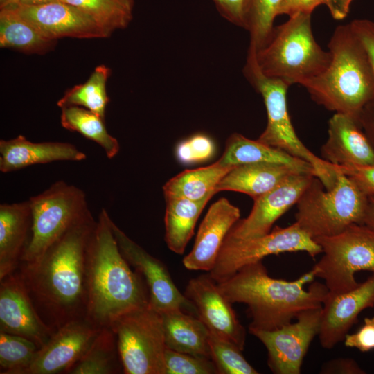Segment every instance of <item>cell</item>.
I'll return each mask as SVG.
<instances>
[{"instance_id": "28", "label": "cell", "mask_w": 374, "mask_h": 374, "mask_svg": "<svg viewBox=\"0 0 374 374\" xmlns=\"http://www.w3.org/2000/svg\"><path fill=\"white\" fill-rule=\"evenodd\" d=\"M232 168L224 166L216 161L208 166L186 170L164 184V197L194 201L213 197L217 193V185Z\"/></svg>"}, {"instance_id": "11", "label": "cell", "mask_w": 374, "mask_h": 374, "mask_svg": "<svg viewBox=\"0 0 374 374\" xmlns=\"http://www.w3.org/2000/svg\"><path fill=\"white\" fill-rule=\"evenodd\" d=\"M306 252L312 258L322 253L321 247L296 222L275 226L268 233L244 239L225 238L216 262L208 272L217 283L222 282L242 267L262 261L270 255L286 252Z\"/></svg>"}, {"instance_id": "44", "label": "cell", "mask_w": 374, "mask_h": 374, "mask_svg": "<svg viewBox=\"0 0 374 374\" xmlns=\"http://www.w3.org/2000/svg\"><path fill=\"white\" fill-rule=\"evenodd\" d=\"M323 4V0H281L278 15H287L289 17L298 13L312 14L318 6Z\"/></svg>"}, {"instance_id": "2", "label": "cell", "mask_w": 374, "mask_h": 374, "mask_svg": "<svg viewBox=\"0 0 374 374\" xmlns=\"http://www.w3.org/2000/svg\"><path fill=\"white\" fill-rule=\"evenodd\" d=\"M111 222L102 208L86 256L85 319L100 328H109L118 317L150 303L145 282L121 253Z\"/></svg>"}, {"instance_id": "34", "label": "cell", "mask_w": 374, "mask_h": 374, "mask_svg": "<svg viewBox=\"0 0 374 374\" xmlns=\"http://www.w3.org/2000/svg\"><path fill=\"white\" fill-rule=\"evenodd\" d=\"M38 349L29 339L0 331V373L22 374Z\"/></svg>"}, {"instance_id": "27", "label": "cell", "mask_w": 374, "mask_h": 374, "mask_svg": "<svg viewBox=\"0 0 374 374\" xmlns=\"http://www.w3.org/2000/svg\"><path fill=\"white\" fill-rule=\"evenodd\" d=\"M212 197L199 201L181 197H165V241L170 250L184 253L194 234L196 222Z\"/></svg>"}, {"instance_id": "23", "label": "cell", "mask_w": 374, "mask_h": 374, "mask_svg": "<svg viewBox=\"0 0 374 374\" xmlns=\"http://www.w3.org/2000/svg\"><path fill=\"white\" fill-rule=\"evenodd\" d=\"M31 227L29 201L0 205V280L19 267Z\"/></svg>"}, {"instance_id": "49", "label": "cell", "mask_w": 374, "mask_h": 374, "mask_svg": "<svg viewBox=\"0 0 374 374\" xmlns=\"http://www.w3.org/2000/svg\"><path fill=\"white\" fill-rule=\"evenodd\" d=\"M15 0H0V8L12 3Z\"/></svg>"}, {"instance_id": "22", "label": "cell", "mask_w": 374, "mask_h": 374, "mask_svg": "<svg viewBox=\"0 0 374 374\" xmlns=\"http://www.w3.org/2000/svg\"><path fill=\"white\" fill-rule=\"evenodd\" d=\"M84 152L74 145L58 141L32 142L23 135L0 141V171L8 173L35 164L57 161H81Z\"/></svg>"}, {"instance_id": "32", "label": "cell", "mask_w": 374, "mask_h": 374, "mask_svg": "<svg viewBox=\"0 0 374 374\" xmlns=\"http://www.w3.org/2000/svg\"><path fill=\"white\" fill-rule=\"evenodd\" d=\"M111 70L104 64L95 68L87 80L69 89L57 101L60 108L66 106H79L86 108L102 118L109 102L107 93V82Z\"/></svg>"}, {"instance_id": "29", "label": "cell", "mask_w": 374, "mask_h": 374, "mask_svg": "<svg viewBox=\"0 0 374 374\" xmlns=\"http://www.w3.org/2000/svg\"><path fill=\"white\" fill-rule=\"evenodd\" d=\"M56 42L46 38L10 9L1 8V48H11L24 53L43 54L51 51Z\"/></svg>"}, {"instance_id": "38", "label": "cell", "mask_w": 374, "mask_h": 374, "mask_svg": "<svg viewBox=\"0 0 374 374\" xmlns=\"http://www.w3.org/2000/svg\"><path fill=\"white\" fill-rule=\"evenodd\" d=\"M214 151L215 145L211 138L198 134L181 142L177 145L176 156L181 163L188 164L206 161Z\"/></svg>"}, {"instance_id": "8", "label": "cell", "mask_w": 374, "mask_h": 374, "mask_svg": "<svg viewBox=\"0 0 374 374\" xmlns=\"http://www.w3.org/2000/svg\"><path fill=\"white\" fill-rule=\"evenodd\" d=\"M314 240L323 256L313 267L316 276L323 280L328 295L340 294L359 286L356 273L374 272V229L368 226L353 224L336 235Z\"/></svg>"}, {"instance_id": "17", "label": "cell", "mask_w": 374, "mask_h": 374, "mask_svg": "<svg viewBox=\"0 0 374 374\" xmlns=\"http://www.w3.org/2000/svg\"><path fill=\"white\" fill-rule=\"evenodd\" d=\"M0 281V331L29 339L40 348L55 331L40 317L17 270Z\"/></svg>"}, {"instance_id": "14", "label": "cell", "mask_w": 374, "mask_h": 374, "mask_svg": "<svg viewBox=\"0 0 374 374\" xmlns=\"http://www.w3.org/2000/svg\"><path fill=\"white\" fill-rule=\"evenodd\" d=\"M101 329L85 318L65 323L38 349L22 374L66 373L89 349Z\"/></svg>"}, {"instance_id": "1", "label": "cell", "mask_w": 374, "mask_h": 374, "mask_svg": "<svg viewBox=\"0 0 374 374\" xmlns=\"http://www.w3.org/2000/svg\"><path fill=\"white\" fill-rule=\"evenodd\" d=\"M96 223L89 211L42 257L21 262L17 269L38 313L54 331L85 318L86 256Z\"/></svg>"}, {"instance_id": "25", "label": "cell", "mask_w": 374, "mask_h": 374, "mask_svg": "<svg viewBox=\"0 0 374 374\" xmlns=\"http://www.w3.org/2000/svg\"><path fill=\"white\" fill-rule=\"evenodd\" d=\"M160 313L166 348L211 359L209 331L197 316L181 309Z\"/></svg>"}, {"instance_id": "5", "label": "cell", "mask_w": 374, "mask_h": 374, "mask_svg": "<svg viewBox=\"0 0 374 374\" xmlns=\"http://www.w3.org/2000/svg\"><path fill=\"white\" fill-rule=\"evenodd\" d=\"M258 65L267 77L288 85L306 82L322 73L331 60L315 40L311 14L298 13L274 27L267 43L256 51Z\"/></svg>"}, {"instance_id": "3", "label": "cell", "mask_w": 374, "mask_h": 374, "mask_svg": "<svg viewBox=\"0 0 374 374\" xmlns=\"http://www.w3.org/2000/svg\"><path fill=\"white\" fill-rule=\"evenodd\" d=\"M315 278L312 267L294 280L274 278L258 261L217 285L231 303L247 305L251 319L249 330H274L292 322L301 312L323 306L328 290L325 284L314 282Z\"/></svg>"}, {"instance_id": "42", "label": "cell", "mask_w": 374, "mask_h": 374, "mask_svg": "<svg viewBox=\"0 0 374 374\" xmlns=\"http://www.w3.org/2000/svg\"><path fill=\"white\" fill-rule=\"evenodd\" d=\"M350 26L364 49L374 71V24L356 20Z\"/></svg>"}, {"instance_id": "6", "label": "cell", "mask_w": 374, "mask_h": 374, "mask_svg": "<svg viewBox=\"0 0 374 374\" xmlns=\"http://www.w3.org/2000/svg\"><path fill=\"white\" fill-rule=\"evenodd\" d=\"M243 73L261 94L267 111V124L257 140L310 163L325 188L331 190L337 181V167L315 155L296 135L287 109V92L290 85L264 75L258 65L256 50L252 48L249 47Z\"/></svg>"}, {"instance_id": "33", "label": "cell", "mask_w": 374, "mask_h": 374, "mask_svg": "<svg viewBox=\"0 0 374 374\" xmlns=\"http://www.w3.org/2000/svg\"><path fill=\"white\" fill-rule=\"evenodd\" d=\"M91 17L109 37L115 30L128 26L133 18L134 0H60Z\"/></svg>"}, {"instance_id": "16", "label": "cell", "mask_w": 374, "mask_h": 374, "mask_svg": "<svg viewBox=\"0 0 374 374\" xmlns=\"http://www.w3.org/2000/svg\"><path fill=\"white\" fill-rule=\"evenodd\" d=\"M314 176L304 172L293 174L268 193L253 199L249 215L239 220L226 238H250L270 232L274 224L296 204Z\"/></svg>"}, {"instance_id": "43", "label": "cell", "mask_w": 374, "mask_h": 374, "mask_svg": "<svg viewBox=\"0 0 374 374\" xmlns=\"http://www.w3.org/2000/svg\"><path fill=\"white\" fill-rule=\"evenodd\" d=\"M321 374H365L366 371L352 358L338 357L325 362Z\"/></svg>"}, {"instance_id": "15", "label": "cell", "mask_w": 374, "mask_h": 374, "mask_svg": "<svg viewBox=\"0 0 374 374\" xmlns=\"http://www.w3.org/2000/svg\"><path fill=\"white\" fill-rule=\"evenodd\" d=\"M3 8L12 10L51 40L107 37L91 17L60 0L37 6L11 4Z\"/></svg>"}, {"instance_id": "12", "label": "cell", "mask_w": 374, "mask_h": 374, "mask_svg": "<svg viewBox=\"0 0 374 374\" xmlns=\"http://www.w3.org/2000/svg\"><path fill=\"white\" fill-rule=\"evenodd\" d=\"M322 307L301 312L294 322L274 330H252L267 350V364L275 374H300L309 347L319 333Z\"/></svg>"}, {"instance_id": "9", "label": "cell", "mask_w": 374, "mask_h": 374, "mask_svg": "<svg viewBox=\"0 0 374 374\" xmlns=\"http://www.w3.org/2000/svg\"><path fill=\"white\" fill-rule=\"evenodd\" d=\"M28 201L31 211L30 234L20 262L38 260L89 211L84 191L64 181L53 183Z\"/></svg>"}, {"instance_id": "45", "label": "cell", "mask_w": 374, "mask_h": 374, "mask_svg": "<svg viewBox=\"0 0 374 374\" xmlns=\"http://www.w3.org/2000/svg\"><path fill=\"white\" fill-rule=\"evenodd\" d=\"M352 1L353 0H323V4L328 7L335 19L341 20L347 16Z\"/></svg>"}, {"instance_id": "30", "label": "cell", "mask_w": 374, "mask_h": 374, "mask_svg": "<svg viewBox=\"0 0 374 374\" xmlns=\"http://www.w3.org/2000/svg\"><path fill=\"white\" fill-rule=\"evenodd\" d=\"M123 371L116 335L102 328L92 344L66 374H116Z\"/></svg>"}, {"instance_id": "24", "label": "cell", "mask_w": 374, "mask_h": 374, "mask_svg": "<svg viewBox=\"0 0 374 374\" xmlns=\"http://www.w3.org/2000/svg\"><path fill=\"white\" fill-rule=\"evenodd\" d=\"M298 172L310 173L281 163L259 162L238 165L224 176L215 190L217 193L222 190L239 192L255 199L274 188L289 176Z\"/></svg>"}, {"instance_id": "39", "label": "cell", "mask_w": 374, "mask_h": 374, "mask_svg": "<svg viewBox=\"0 0 374 374\" xmlns=\"http://www.w3.org/2000/svg\"><path fill=\"white\" fill-rule=\"evenodd\" d=\"M344 343L345 346L362 353L374 350V316L365 318L364 323L354 333H348Z\"/></svg>"}, {"instance_id": "46", "label": "cell", "mask_w": 374, "mask_h": 374, "mask_svg": "<svg viewBox=\"0 0 374 374\" xmlns=\"http://www.w3.org/2000/svg\"><path fill=\"white\" fill-rule=\"evenodd\" d=\"M359 122L360 125H364L366 127V130L368 132L367 137L374 148V113L372 116L361 114L359 117Z\"/></svg>"}, {"instance_id": "10", "label": "cell", "mask_w": 374, "mask_h": 374, "mask_svg": "<svg viewBox=\"0 0 374 374\" xmlns=\"http://www.w3.org/2000/svg\"><path fill=\"white\" fill-rule=\"evenodd\" d=\"M116 337L125 374H164L166 350L161 313L150 303L125 313L109 325Z\"/></svg>"}, {"instance_id": "40", "label": "cell", "mask_w": 374, "mask_h": 374, "mask_svg": "<svg viewBox=\"0 0 374 374\" xmlns=\"http://www.w3.org/2000/svg\"><path fill=\"white\" fill-rule=\"evenodd\" d=\"M338 170L348 177L368 199H374V166H339Z\"/></svg>"}, {"instance_id": "18", "label": "cell", "mask_w": 374, "mask_h": 374, "mask_svg": "<svg viewBox=\"0 0 374 374\" xmlns=\"http://www.w3.org/2000/svg\"><path fill=\"white\" fill-rule=\"evenodd\" d=\"M184 294L195 305L198 318L209 332L231 341L243 350L246 330L238 320L233 303L222 293L209 274L191 278Z\"/></svg>"}, {"instance_id": "7", "label": "cell", "mask_w": 374, "mask_h": 374, "mask_svg": "<svg viewBox=\"0 0 374 374\" xmlns=\"http://www.w3.org/2000/svg\"><path fill=\"white\" fill-rule=\"evenodd\" d=\"M368 198L337 168L335 186L326 190L314 176L296 203L295 222L313 239L330 236L353 224H363Z\"/></svg>"}, {"instance_id": "19", "label": "cell", "mask_w": 374, "mask_h": 374, "mask_svg": "<svg viewBox=\"0 0 374 374\" xmlns=\"http://www.w3.org/2000/svg\"><path fill=\"white\" fill-rule=\"evenodd\" d=\"M374 307V272L359 286L348 292L330 296L328 294L322 306L320 330L321 346L328 350L344 341L359 314L365 309Z\"/></svg>"}, {"instance_id": "26", "label": "cell", "mask_w": 374, "mask_h": 374, "mask_svg": "<svg viewBox=\"0 0 374 374\" xmlns=\"http://www.w3.org/2000/svg\"><path fill=\"white\" fill-rule=\"evenodd\" d=\"M217 161L229 167L259 162L286 164L299 168L316 177L314 168L306 161L238 133H233L227 139L224 151Z\"/></svg>"}, {"instance_id": "31", "label": "cell", "mask_w": 374, "mask_h": 374, "mask_svg": "<svg viewBox=\"0 0 374 374\" xmlns=\"http://www.w3.org/2000/svg\"><path fill=\"white\" fill-rule=\"evenodd\" d=\"M60 123L64 128L78 132L98 143L109 159L114 157L120 150L119 143L108 132L104 118L86 108L79 106L62 107Z\"/></svg>"}, {"instance_id": "36", "label": "cell", "mask_w": 374, "mask_h": 374, "mask_svg": "<svg viewBox=\"0 0 374 374\" xmlns=\"http://www.w3.org/2000/svg\"><path fill=\"white\" fill-rule=\"evenodd\" d=\"M211 359L218 374H258L231 341L209 332Z\"/></svg>"}, {"instance_id": "37", "label": "cell", "mask_w": 374, "mask_h": 374, "mask_svg": "<svg viewBox=\"0 0 374 374\" xmlns=\"http://www.w3.org/2000/svg\"><path fill=\"white\" fill-rule=\"evenodd\" d=\"M164 374H218L212 359L166 348Z\"/></svg>"}, {"instance_id": "35", "label": "cell", "mask_w": 374, "mask_h": 374, "mask_svg": "<svg viewBox=\"0 0 374 374\" xmlns=\"http://www.w3.org/2000/svg\"><path fill=\"white\" fill-rule=\"evenodd\" d=\"M281 0H248L246 27L250 35L249 47L256 51L267 42L278 16Z\"/></svg>"}, {"instance_id": "41", "label": "cell", "mask_w": 374, "mask_h": 374, "mask_svg": "<svg viewBox=\"0 0 374 374\" xmlns=\"http://www.w3.org/2000/svg\"><path fill=\"white\" fill-rule=\"evenodd\" d=\"M219 13L235 26L246 27L248 0H213Z\"/></svg>"}, {"instance_id": "20", "label": "cell", "mask_w": 374, "mask_h": 374, "mask_svg": "<svg viewBox=\"0 0 374 374\" xmlns=\"http://www.w3.org/2000/svg\"><path fill=\"white\" fill-rule=\"evenodd\" d=\"M240 217V209L226 198L213 203L199 225L192 250L183 259L184 266L189 270L209 272L226 235Z\"/></svg>"}, {"instance_id": "47", "label": "cell", "mask_w": 374, "mask_h": 374, "mask_svg": "<svg viewBox=\"0 0 374 374\" xmlns=\"http://www.w3.org/2000/svg\"><path fill=\"white\" fill-rule=\"evenodd\" d=\"M363 224L374 229V199H368V204L366 211Z\"/></svg>"}, {"instance_id": "48", "label": "cell", "mask_w": 374, "mask_h": 374, "mask_svg": "<svg viewBox=\"0 0 374 374\" xmlns=\"http://www.w3.org/2000/svg\"><path fill=\"white\" fill-rule=\"evenodd\" d=\"M57 0H15L11 4H19L25 6H37L48 3ZM10 4V5H11ZM9 6V5H8Z\"/></svg>"}, {"instance_id": "13", "label": "cell", "mask_w": 374, "mask_h": 374, "mask_svg": "<svg viewBox=\"0 0 374 374\" xmlns=\"http://www.w3.org/2000/svg\"><path fill=\"white\" fill-rule=\"evenodd\" d=\"M111 226L123 256L143 279L150 304L159 312L181 309L197 317L195 305L178 290L164 263L130 239L112 220Z\"/></svg>"}, {"instance_id": "4", "label": "cell", "mask_w": 374, "mask_h": 374, "mask_svg": "<svg viewBox=\"0 0 374 374\" xmlns=\"http://www.w3.org/2000/svg\"><path fill=\"white\" fill-rule=\"evenodd\" d=\"M328 48V67L303 86L318 104L359 121L364 107L374 99V71L350 24L335 28Z\"/></svg>"}, {"instance_id": "21", "label": "cell", "mask_w": 374, "mask_h": 374, "mask_svg": "<svg viewBox=\"0 0 374 374\" xmlns=\"http://www.w3.org/2000/svg\"><path fill=\"white\" fill-rule=\"evenodd\" d=\"M357 119L336 113L328 121V139L321 146V158L339 166H374V148L361 130Z\"/></svg>"}]
</instances>
